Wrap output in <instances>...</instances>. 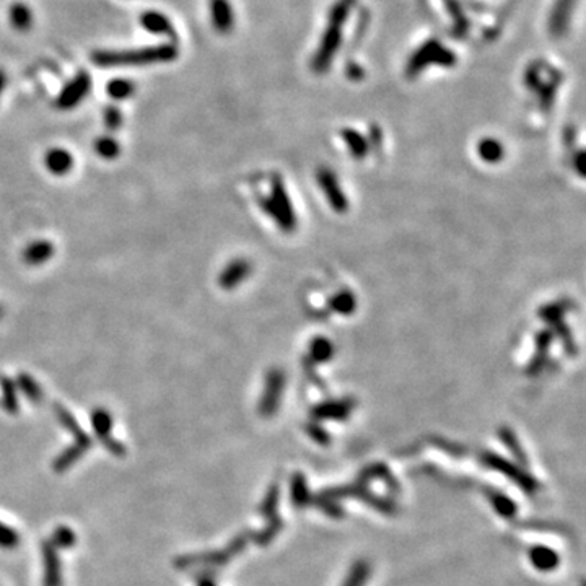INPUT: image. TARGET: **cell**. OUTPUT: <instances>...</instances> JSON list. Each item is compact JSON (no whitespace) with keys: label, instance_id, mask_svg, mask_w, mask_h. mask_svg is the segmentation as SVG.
<instances>
[{"label":"cell","instance_id":"cell-20","mask_svg":"<svg viewBox=\"0 0 586 586\" xmlns=\"http://www.w3.org/2000/svg\"><path fill=\"white\" fill-rule=\"evenodd\" d=\"M5 83H7V75H5L4 71H0V97H2V92L5 88Z\"/></svg>","mask_w":586,"mask_h":586},{"label":"cell","instance_id":"cell-9","mask_svg":"<svg viewBox=\"0 0 586 586\" xmlns=\"http://www.w3.org/2000/svg\"><path fill=\"white\" fill-rule=\"evenodd\" d=\"M573 4L575 0H557L551 18V31L556 36L563 35V31L567 30L570 22V10H572Z\"/></svg>","mask_w":586,"mask_h":586},{"label":"cell","instance_id":"cell-5","mask_svg":"<svg viewBox=\"0 0 586 586\" xmlns=\"http://www.w3.org/2000/svg\"><path fill=\"white\" fill-rule=\"evenodd\" d=\"M210 15H212L214 28L221 35L233 30L235 15L228 0H210Z\"/></svg>","mask_w":586,"mask_h":586},{"label":"cell","instance_id":"cell-2","mask_svg":"<svg viewBox=\"0 0 586 586\" xmlns=\"http://www.w3.org/2000/svg\"><path fill=\"white\" fill-rule=\"evenodd\" d=\"M355 4V0H337L334 7L331 8L329 18H327V26L324 30L323 38H321V44L318 47L311 67L316 72H326L329 68L332 59H334L336 51L339 49L342 41V30H344V23L348 17V12Z\"/></svg>","mask_w":586,"mask_h":586},{"label":"cell","instance_id":"cell-15","mask_svg":"<svg viewBox=\"0 0 586 586\" xmlns=\"http://www.w3.org/2000/svg\"><path fill=\"white\" fill-rule=\"evenodd\" d=\"M94 150H97L98 155L104 158V160H114V158L119 155L121 147L118 144V140L113 139V137L103 135L99 137L97 144H94Z\"/></svg>","mask_w":586,"mask_h":586},{"label":"cell","instance_id":"cell-7","mask_svg":"<svg viewBox=\"0 0 586 586\" xmlns=\"http://www.w3.org/2000/svg\"><path fill=\"white\" fill-rule=\"evenodd\" d=\"M44 163L47 170L52 174H56V176H64V174L72 170L73 158L71 155V152H67L64 149H51L46 153Z\"/></svg>","mask_w":586,"mask_h":586},{"label":"cell","instance_id":"cell-17","mask_svg":"<svg viewBox=\"0 0 586 586\" xmlns=\"http://www.w3.org/2000/svg\"><path fill=\"white\" fill-rule=\"evenodd\" d=\"M368 575H370L368 563L358 562L353 565V568L350 570V575L347 577L344 586H363L367 582Z\"/></svg>","mask_w":586,"mask_h":586},{"label":"cell","instance_id":"cell-16","mask_svg":"<svg viewBox=\"0 0 586 586\" xmlns=\"http://www.w3.org/2000/svg\"><path fill=\"white\" fill-rule=\"evenodd\" d=\"M135 85L126 78H114L108 83V93L114 99H126L134 94Z\"/></svg>","mask_w":586,"mask_h":586},{"label":"cell","instance_id":"cell-11","mask_svg":"<svg viewBox=\"0 0 586 586\" xmlns=\"http://www.w3.org/2000/svg\"><path fill=\"white\" fill-rule=\"evenodd\" d=\"M92 422H93V427L94 430H97V434L103 438V440L108 441V446L113 450L114 453H121L123 451V448H121L119 443H116L113 440H109V430H111V415L108 410L104 409H97L92 415Z\"/></svg>","mask_w":586,"mask_h":586},{"label":"cell","instance_id":"cell-6","mask_svg":"<svg viewBox=\"0 0 586 586\" xmlns=\"http://www.w3.org/2000/svg\"><path fill=\"white\" fill-rule=\"evenodd\" d=\"M140 25L153 35H166L171 39H176V33H174V26L170 22V18H166L160 12H155V10H149V12L142 13Z\"/></svg>","mask_w":586,"mask_h":586},{"label":"cell","instance_id":"cell-21","mask_svg":"<svg viewBox=\"0 0 586 586\" xmlns=\"http://www.w3.org/2000/svg\"><path fill=\"white\" fill-rule=\"evenodd\" d=\"M0 318H2V306H0Z\"/></svg>","mask_w":586,"mask_h":586},{"label":"cell","instance_id":"cell-1","mask_svg":"<svg viewBox=\"0 0 586 586\" xmlns=\"http://www.w3.org/2000/svg\"><path fill=\"white\" fill-rule=\"evenodd\" d=\"M178 54V47L170 43L128 51H94L92 54V61L94 66L102 68L142 67L160 64V62H171L176 59Z\"/></svg>","mask_w":586,"mask_h":586},{"label":"cell","instance_id":"cell-3","mask_svg":"<svg viewBox=\"0 0 586 586\" xmlns=\"http://www.w3.org/2000/svg\"><path fill=\"white\" fill-rule=\"evenodd\" d=\"M456 62V56L453 54L450 49H446L441 43H438L437 39L427 41L425 44L419 47V51H415L413 57H410L408 72L410 75H415L424 71L427 66L430 64H438L443 67H451Z\"/></svg>","mask_w":586,"mask_h":586},{"label":"cell","instance_id":"cell-4","mask_svg":"<svg viewBox=\"0 0 586 586\" xmlns=\"http://www.w3.org/2000/svg\"><path fill=\"white\" fill-rule=\"evenodd\" d=\"M92 88V78L87 72H78L67 85L62 88L56 99V106L59 109H72L80 104Z\"/></svg>","mask_w":586,"mask_h":586},{"label":"cell","instance_id":"cell-13","mask_svg":"<svg viewBox=\"0 0 586 586\" xmlns=\"http://www.w3.org/2000/svg\"><path fill=\"white\" fill-rule=\"evenodd\" d=\"M17 384H18L20 391H23V394L31 401V403H39V401L43 399V391H41V386L36 383V379L31 377V374L20 373Z\"/></svg>","mask_w":586,"mask_h":586},{"label":"cell","instance_id":"cell-14","mask_svg":"<svg viewBox=\"0 0 586 586\" xmlns=\"http://www.w3.org/2000/svg\"><path fill=\"white\" fill-rule=\"evenodd\" d=\"M0 386H2V404L8 413H15L18 409V398H17V384L12 379L2 378L0 379Z\"/></svg>","mask_w":586,"mask_h":586},{"label":"cell","instance_id":"cell-10","mask_svg":"<svg viewBox=\"0 0 586 586\" xmlns=\"http://www.w3.org/2000/svg\"><path fill=\"white\" fill-rule=\"evenodd\" d=\"M8 20L17 31H28L33 25V12L28 5L23 2H17L10 5Z\"/></svg>","mask_w":586,"mask_h":586},{"label":"cell","instance_id":"cell-19","mask_svg":"<svg viewBox=\"0 0 586 586\" xmlns=\"http://www.w3.org/2000/svg\"><path fill=\"white\" fill-rule=\"evenodd\" d=\"M245 272V266L243 264H233L228 271L224 274V277H221V285H225V287H230V285H233L238 279L241 277V274Z\"/></svg>","mask_w":586,"mask_h":586},{"label":"cell","instance_id":"cell-18","mask_svg":"<svg viewBox=\"0 0 586 586\" xmlns=\"http://www.w3.org/2000/svg\"><path fill=\"white\" fill-rule=\"evenodd\" d=\"M104 124L109 130H118L123 124V113H121L118 106H108L103 113Z\"/></svg>","mask_w":586,"mask_h":586},{"label":"cell","instance_id":"cell-12","mask_svg":"<svg viewBox=\"0 0 586 586\" xmlns=\"http://www.w3.org/2000/svg\"><path fill=\"white\" fill-rule=\"evenodd\" d=\"M530 557H531V562L535 565L536 568L539 570H552L557 567L558 563V558H557V554L551 551V549L544 547V546H537V547H532L531 552H530Z\"/></svg>","mask_w":586,"mask_h":586},{"label":"cell","instance_id":"cell-8","mask_svg":"<svg viewBox=\"0 0 586 586\" xmlns=\"http://www.w3.org/2000/svg\"><path fill=\"white\" fill-rule=\"evenodd\" d=\"M54 256V245L51 241L38 240L33 241L23 251V262L28 266H39Z\"/></svg>","mask_w":586,"mask_h":586}]
</instances>
